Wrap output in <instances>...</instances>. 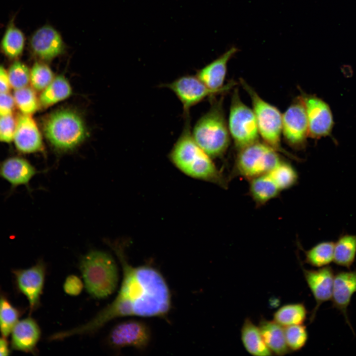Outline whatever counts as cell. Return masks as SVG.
<instances>
[{
    "mask_svg": "<svg viewBox=\"0 0 356 356\" xmlns=\"http://www.w3.org/2000/svg\"><path fill=\"white\" fill-rule=\"evenodd\" d=\"M356 293V269L341 271L334 274L331 300L333 307L344 316L345 321L352 329L347 314L351 298Z\"/></svg>",
    "mask_w": 356,
    "mask_h": 356,
    "instance_id": "d6986e66",
    "label": "cell"
},
{
    "mask_svg": "<svg viewBox=\"0 0 356 356\" xmlns=\"http://www.w3.org/2000/svg\"><path fill=\"white\" fill-rule=\"evenodd\" d=\"M249 194L257 207L277 197L282 192L268 173L249 181Z\"/></svg>",
    "mask_w": 356,
    "mask_h": 356,
    "instance_id": "7402d4cb",
    "label": "cell"
},
{
    "mask_svg": "<svg viewBox=\"0 0 356 356\" xmlns=\"http://www.w3.org/2000/svg\"><path fill=\"white\" fill-rule=\"evenodd\" d=\"M356 256V234H341L334 242L333 262L350 269Z\"/></svg>",
    "mask_w": 356,
    "mask_h": 356,
    "instance_id": "cb8c5ba5",
    "label": "cell"
},
{
    "mask_svg": "<svg viewBox=\"0 0 356 356\" xmlns=\"http://www.w3.org/2000/svg\"><path fill=\"white\" fill-rule=\"evenodd\" d=\"M282 134L292 148L301 150L306 146L309 137L308 123L300 96L282 114Z\"/></svg>",
    "mask_w": 356,
    "mask_h": 356,
    "instance_id": "30bf717a",
    "label": "cell"
},
{
    "mask_svg": "<svg viewBox=\"0 0 356 356\" xmlns=\"http://www.w3.org/2000/svg\"><path fill=\"white\" fill-rule=\"evenodd\" d=\"M189 116L185 117L182 131L169 154L171 162L186 176L226 188L227 181L213 160L194 140Z\"/></svg>",
    "mask_w": 356,
    "mask_h": 356,
    "instance_id": "7a4b0ae2",
    "label": "cell"
},
{
    "mask_svg": "<svg viewBox=\"0 0 356 356\" xmlns=\"http://www.w3.org/2000/svg\"><path fill=\"white\" fill-rule=\"evenodd\" d=\"M25 39L22 32L13 23L7 28L0 42V48L9 58L16 59L22 54Z\"/></svg>",
    "mask_w": 356,
    "mask_h": 356,
    "instance_id": "484cf974",
    "label": "cell"
},
{
    "mask_svg": "<svg viewBox=\"0 0 356 356\" xmlns=\"http://www.w3.org/2000/svg\"><path fill=\"white\" fill-rule=\"evenodd\" d=\"M150 328L143 322L129 320L116 325L108 336V342L114 349L133 347L137 349L145 348L150 340Z\"/></svg>",
    "mask_w": 356,
    "mask_h": 356,
    "instance_id": "4fadbf2b",
    "label": "cell"
},
{
    "mask_svg": "<svg viewBox=\"0 0 356 356\" xmlns=\"http://www.w3.org/2000/svg\"><path fill=\"white\" fill-rule=\"evenodd\" d=\"M71 93V86L66 79L58 76L42 90L39 103L43 107H47L68 98Z\"/></svg>",
    "mask_w": 356,
    "mask_h": 356,
    "instance_id": "d4e9b609",
    "label": "cell"
},
{
    "mask_svg": "<svg viewBox=\"0 0 356 356\" xmlns=\"http://www.w3.org/2000/svg\"><path fill=\"white\" fill-rule=\"evenodd\" d=\"M11 88L14 90L28 86L30 70L24 63L15 60L7 70Z\"/></svg>",
    "mask_w": 356,
    "mask_h": 356,
    "instance_id": "1f68e13d",
    "label": "cell"
},
{
    "mask_svg": "<svg viewBox=\"0 0 356 356\" xmlns=\"http://www.w3.org/2000/svg\"><path fill=\"white\" fill-rule=\"evenodd\" d=\"M241 339L246 351L254 356H269L272 355L266 346L258 326L256 325L250 318L244 321L241 329Z\"/></svg>",
    "mask_w": 356,
    "mask_h": 356,
    "instance_id": "603a6c76",
    "label": "cell"
},
{
    "mask_svg": "<svg viewBox=\"0 0 356 356\" xmlns=\"http://www.w3.org/2000/svg\"><path fill=\"white\" fill-rule=\"evenodd\" d=\"M278 152L259 140L238 150L231 178L248 181L270 172L282 160Z\"/></svg>",
    "mask_w": 356,
    "mask_h": 356,
    "instance_id": "8992f818",
    "label": "cell"
},
{
    "mask_svg": "<svg viewBox=\"0 0 356 356\" xmlns=\"http://www.w3.org/2000/svg\"><path fill=\"white\" fill-rule=\"evenodd\" d=\"M308 123L309 137L319 139L331 134L334 124L329 105L316 95L301 91Z\"/></svg>",
    "mask_w": 356,
    "mask_h": 356,
    "instance_id": "8fae6325",
    "label": "cell"
},
{
    "mask_svg": "<svg viewBox=\"0 0 356 356\" xmlns=\"http://www.w3.org/2000/svg\"><path fill=\"white\" fill-rule=\"evenodd\" d=\"M11 346L17 351L34 353L40 340L41 331L37 321L31 317L19 320L11 332Z\"/></svg>",
    "mask_w": 356,
    "mask_h": 356,
    "instance_id": "ffe728a7",
    "label": "cell"
},
{
    "mask_svg": "<svg viewBox=\"0 0 356 356\" xmlns=\"http://www.w3.org/2000/svg\"><path fill=\"white\" fill-rule=\"evenodd\" d=\"M83 288V283L81 280L76 275L68 276L63 285V289L67 294L75 296L79 295Z\"/></svg>",
    "mask_w": 356,
    "mask_h": 356,
    "instance_id": "d590c367",
    "label": "cell"
},
{
    "mask_svg": "<svg viewBox=\"0 0 356 356\" xmlns=\"http://www.w3.org/2000/svg\"><path fill=\"white\" fill-rule=\"evenodd\" d=\"M240 83L251 98L259 135L263 142L279 153L298 160L299 158L286 151L281 145L282 114L276 107L262 98L243 79H240Z\"/></svg>",
    "mask_w": 356,
    "mask_h": 356,
    "instance_id": "5b68a950",
    "label": "cell"
},
{
    "mask_svg": "<svg viewBox=\"0 0 356 356\" xmlns=\"http://www.w3.org/2000/svg\"><path fill=\"white\" fill-rule=\"evenodd\" d=\"M53 79V74L46 65L37 62L30 70V83L36 90H44Z\"/></svg>",
    "mask_w": 356,
    "mask_h": 356,
    "instance_id": "836d02e7",
    "label": "cell"
},
{
    "mask_svg": "<svg viewBox=\"0 0 356 356\" xmlns=\"http://www.w3.org/2000/svg\"><path fill=\"white\" fill-rule=\"evenodd\" d=\"M227 124L237 150L259 140L254 112L241 100L237 89L232 95Z\"/></svg>",
    "mask_w": 356,
    "mask_h": 356,
    "instance_id": "ba28073f",
    "label": "cell"
},
{
    "mask_svg": "<svg viewBox=\"0 0 356 356\" xmlns=\"http://www.w3.org/2000/svg\"><path fill=\"white\" fill-rule=\"evenodd\" d=\"M18 291L27 299L30 313L39 307L44 286L46 266L42 261L26 269L12 270Z\"/></svg>",
    "mask_w": 356,
    "mask_h": 356,
    "instance_id": "7c38bea8",
    "label": "cell"
},
{
    "mask_svg": "<svg viewBox=\"0 0 356 356\" xmlns=\"http://www.w3.org/2000/svg\"><path fill=\"white\" fill-rule=\"evenodd\" d=\"M21 313L4 294L0 293V332L2 337L7 338L11 334Z\"/></svg>",
    "mask_w": 356,
    "mask_h": 356,
    "instance_id": "f1b7e54d",
    "label": "cell"
},
{
    "mask_svg": "<svg viewBox=\"0 0 356 356\" xmlns=\"http://www.w3.org/2000/svg\"><path fill=\"white\" fill-rule=\"evenodd\" d=\"M258 326L265 343L272 354L284 356L291 352L286 344L284 327L264 317L260 319Z\"/></svg>",
    "mask_w": 356,
    "mask_h": 356,
    "instance_id": "44dd1931",
    "label": "cell"
},
{
    "mask_svg": "<svg viewBox=\"0 0 356 356\" xmlns=\"http://www.w3.org/2000/svg\"><path fill=\"white\" fill-rule=\"evenodd\" d=\"M239 49L232 46L222 55L197 70L196 76L208 87L223 93L235 85L230 82L224 85L229 60L238 52Z\"/></svg>",
    "mask_w": 356,
    "mask_h": 356,
    "instance_id": "5bb4252c",
    "label": "cell"
},
{
    "mask_svg": "<svg viewBox=\"0 0 356 356\" xmlns=\"http://www.w3.org/2000/svg\"><path fill=\"white\" fill-rule=\"evenodd\" d=\"M39 173L27 160L20 156L8 157L0 163V178L10 184L11 192L21 185L30 191V181Z\"/></svg>",
    "mask_w": 356,
    "mask_h": 356,
    "instance_id": "ac0fdd59",
    "label": "cell"
},
{
    "mask_svg": "<svg viewBox=\"0 0 356 356\" xmlns=\"http://www.w3.org/2000/svg\"><path fill=\"white\" fill-rule=\"evenodd\" d=\"M32 53L44 60H50L61 54L65 44L60 34L52 27L46 25L38 29L30 39Z\"/></svg>",
    "mask_w": 356,
    "mask_h": 356,
    "instance_id": "2e32d148",
    "label": "cell"
},
{
    "mask_svg": "<svg viewBox=\"0 0 356 356\" xmlns=\"http://www.w3.org/2000/svg\"><path fill=\"white\" fill-rule=\"evenodd\" d=\"M34 90L28 86L14 90L12 95L15 106L20 113L31 115L38 110L39 100Z\"/></svg>",
    "mask_w": 356,
    "mask_h": 356,
    "instance_id": "4dcf8cb0",
    "label": "cell"
},
{
    "mask_svg": "<svg viewBox=\"0 0 356 356\" xmlns=\"http://www.w3.org/2000/svg\"><path fill=\"white\" fill-rule=\"evenodd\" d=\"M176 95L181 102L184 117L189 116L190 109L208 98L222 94V92L208 87L197 76L184 75L171 83L161 85Z\"/></svg>",
    "mask_w": 356,
    "mask_h": 356,
    "instance_id": "9c48e42d",
    "label": "cell"
},
{
    "mask_svg": "<svg viewBox=\"0 0 356 356\" xmlns=\"http://www.w3.org/2000/svg\"><path fill=\"white\" fill-rule=\"evenodd\" d=\"M284 328L286 344L290 351H298L302 349L308 339L306 326L302 324Z\"/></svg>",
    "mask_w": 356,
    "mask_h": 356,
    "instance_id": "d6a6232c",
    "label": "cell"
},
{
    "mask_svg": "<svg viewBox=\"0 0 356 356\" xmlns=\"http://www.w3.org/2000/svg\"><path fill=\"white\" fill-rule=\"evenodd\" d=\"M16 124V119L13 114L0 117V141L10 143L13 141Z\"/></svg>",
    "mask_w": 356,
    "mask_h": 356,
    "instance_id": "e575fe53",
    "label": "cell"
},
{
    "mask_svg": "<svg viewBox=\"0 0 356 356\" xmlns=\"http://www.w3.org/2000/svg\"><path fill=\"white\" fill-rule=\"evenodd\" d=\"M122 268L123 277L115 299L87 323L60 331V337L90 334L113 319L128 316H163L171 308L168 285L156 269L147 266L133 267L121 245H111Z\"/></svg>",
    "mask_w": 356,
    "mask_h": 356,
    "instance_id": "6da1fadb",
    "label": "cell"
},
{
    "mask_svg": "<svg viewBox=\"0 0 356 356\" xmlns=\"http://www.w3.org/2000/svg\"><path fill=\"white\" fill-rule=\"evenodd\" d=\"M44 132L52 145L63 150L77 146L87 136L82 119L69 110H60L50 115L44 124Z\"/></svg>",
    "mask_w": 356,
    "mask_h": 356,
    "instance_id": "52a82bcc",
    "label": "cell"
},
{
    "mask_svg": "<svg viewBox=\"0 0 356 356\" xmlns=\"http://www.w3.org/2000/svg\"><path fill=\"white\" fill-rule=\"evenodd\" d=\"M334 242H319L311 249L305 251V263L317 267L328 265L333 261Z\"/></svg>",
    "mask_w": 356,
    "mask_h": 356,
    "instance_id": "83f0119b",
    "label": "cell"
},
{
    "mask_svg": "<svg viewBox=\"0 0 356 356\" xmlns=\"http://www.w3.org/2000/svg\"><path fill=\"white\" fill-rule=\"evenodd\" d=\"M303 271L306 281L316 302L310 316L312 322L320 306L331 300L335 273L332 267L328 265L317 269L303 268Z\"/></svg>",
    "mask_w": 356,
    "mask_h": 356,
    "instance_id": "9a60e30c",
    "label": "cell"
},
{
    "mask_svg": "<svg viewBox=\"0 0 356 356\" xmlns=\"http://www.w3.org/2000/svg\"><path fill=\"white\" fill-rule=\"evenodd\" d=\"M211 98L209 109L196 122L192 137L200 146L213 159L220 158L226 152L230 144V135L222 106L223 97Z\"/></svg>",
    "mask_w": 356,
    "mask_h": 356,
    "instance_id": "3957f363",
    "label": "cell"
},
{
    "mask_svg": "<svg viewBox=\"0 0 356 356\" xmlns=\"http://www.w3.org/2000/svg\"><path fill=\"white\" fill-rule=\"evenodd\" d=\"M11 89L7 71L0 65V93L9 92Z\"/></svg>",
    "mask_w": 356,
    "mask_h": 356,
    "instance_id": "74e56055",
    "label": "cell"
},
{
    "mask_svg": "<svg viewBox=\"0 0 356 356\" xmlns=\"http://www.w3.org/2000/svg\"><path fill=\"white\" fill-rule=\"evenodd\" d=\"M13 136L15 148L21 153L30 154L41 151L43 144L41 133L31 115L19 113L17 115Z\"/></svg>",
    "mask_w": 356,
    "mask_h": 356,
    "instance_id": "e0dca14e",
    "label": "cell"
},
{
    "mask_svg": "<svg viewBox=\"0 0 356 356\" xmlns=\"http://www.w3.org/2000/svg\"><path fill=\"white\" fill-rule=\"evenodd\" d=\"M307 313L303 304H288L281 306L274 313L273 320L284 327L302 324L307 318Z\"/></svg>",
    "mask_w": 356,
    "mask_h": 356,
    "instance_id": "4316f807",
    "label": "cell"
},
{
    "mask_svg": "<svg viewBox=\"0 0 356 356\" xmlns=\"http://www.w3.org/2000/svg\"><path fill=\"white\" fill-rule=\"evenodd\" d=\"M15 107L12 94L9 92L0 93V117L13 114Z\"/></svg>",
    "mask_w": 356,
    "mask_h": 356,
    "instance_id": "8d00e7d4",
    "label": "cell"
},
{
    "mask_svg": "<svg viewBox=\"0 0 356 356\" xmlns=\"http://www.w3.org/2000/svg\"><path fill=\"white\" fill-rule=\"evenodd\" d=\"M267 173L281 191L296 185L298 180L297 171L292 165L283 160Z\"/></svg>",
    "mask_w": 356,
    "mask_h": 356,
    "instance_id": "f546056e",
    "label": "cell"
},
{
    "mask_svg": "<svg viewBox=\"0 0 356 356\" xmlns=\"http://www.w3.org/2000/svg\"><path fill=\"white\" fill-rule=\"evenodd\" d=\"M10 353L11 351L6 338L1 336L0 337V356H8Z\"/></svg>",
    "mask_w": 356,
    "mask_h": 356,
    "instance_id": "f35d334b",
    "label": "cell"
},
{
    "mask_svg": "<svg viewBox=\"0 0 356 356\" xmlns=\"http://www.w3.org/2000/svg\"><path fill=\"white\" fill-rule=\"evenodd\" d=\"M87 291L96 299L112 294L117 287L119 274L113 257L102 251L93 250L85 255L80 263Z\"/></svg>",
    "mask_w": 356,
    "mask_h": 356,
    "instance_id": "277c9868",
    "label": "cell"
}]
</instances>
